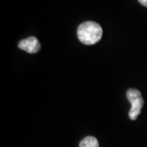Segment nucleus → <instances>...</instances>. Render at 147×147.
Returning <instances> with one entry per match:
<instances>
[{"label": "nucleus", "instance_id": "nucleus-1", "mask_svg": "<svg viewBox=\"0 0 147 147\" xmlns=\"http://www.w3.org/2000/svg\"><path fill=\"white\" fill-rule=\"evenodd\" d=\"M103 30L99 24L94 21H87L78 28L77 35L79 41L85 45H93L98 42L102 37Z\"/></svg>", "mask_w": 147, "mask_h": 147}, {"label": "nucleus", "instance_id": "nucleus-2", "mask_svg": "<svg viewBox=\"0 0 147 147\" xmlns=\"http://www.w3.org/2000/svg\"><path fill=\"white\" fill-rule=\"evenodd\" d=\"M127 98L130 102L131 107L129 110V118L131 120H136L138 115L141 114L144 100L140 91L135 88H130L127 92Z\"/></svg>", "mask_w": 147, "mask_h": 147}, {"label": "nucleus", "instance_id": "nucleus-3", "mask_svg": "<svg viewBox=\"0 0 147 147\" xmlns=\"http://www.w3.org/2000/svg\"><path fill=\"white\" fill-rule=\"evenodd\" d=\"M18 47L20 49L24 50L28 53L34 54V53H38L40 50L41 45L37 38L29 37L26 39L21 40V42L18 43Z\"/></svg>", "mask_w": 147, "mask_h": 147}, {"label": "nucleus", "instance_id": "nucleus-4", "mask_svg": "<svg viewBox=\"0 0 147 147\" xmlns=\"http://www.w3.org/2000/svg\"><path fill=\"white\" fill-rule=\"evenodd\" d=\"M79 147H99V142L93 137H87L79 143Z\"/></svg>", "mask_w": 147, "mask_h": 147}, {"label": "nucleus", "instance_id": "nucleus-5", "mask_svg": "<svg viewBox=\"0 0 147 147\" xmlns=\"http://www.w3.org/2000/svg\"><path fill=\"white\" fill-rule=\"evenodd\" d=\"M138 2H139L142 5L147 7V0H138Z\"/></svg>", "mask_w": 147, "mask_h": 147}]
</instances>
